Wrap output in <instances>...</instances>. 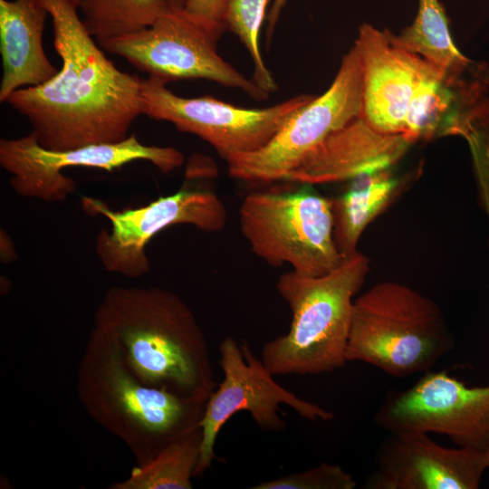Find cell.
<instances>
[{
	"label": "cell",
	"mask_w": 489,
	"mask_h": 489,
	"mask_svg": "<svg viewBox=\"0 0 489 489\" xmlns=\"http://www.w3.org/2000/svg\"><path fill=\"white\" fill-rule=\"evenodd\" d=\"M52 20L62 68L45 83L17 90L7 103L51 150L116 143L141 111V79L107 58L79 15L77 0H40Z\"/></svg>",
	"instance_id": "cell-1"
},
{
	"label": "cell",
	"mask_w": 489,
	"mask_h": 489,
	"mask_svg": "<svg viewBox=\"0 0 489 489\" xmlns=\"http://www.w3.org/2000/svg\"><path fill=\"white\" fill-rule=\"evenodd\" d=\"M93 327L116 345L143 384L206 405L216 388L207 340L177 294L158 287H111L95 311Z\"/></svg>",
	"instance_id": "cell-2"
},
{
	"label": "cell",
	"mask_w": 489,
	"mask_h": 489,
	"mask_svg": "<svg viewBox=\"0 0 489 489\" xmlns=\"http://www.w3.org/2000/svg\"><path fill=\"white\" fill-rule=\"evenodd\" d=\"M76 390L89 416L129 447L137 465L200 427L206 408L143 384L129 369L116 345L94 327L78 367Z\"/></svg>",
	"instance_id": "cell-3"
},
{
	"label": "cell",
	"mask_w": 489,
	"mask_h": 489,
	"mask_svg": "<svg viewBox=\"0 0 489 489\" xmlns=\"http://www.w3.org/2000/svg\"><path fill=\"white\" fill-rule=\"evenodd\" d=\"M369 270L360 252L321 276L283 273L276 290L292 312L289 331L266 342L261 360L273 374L315 375L342 368L354 296Z\"/></svg>",
	"instance_id": "cell-4"
},
{
	"label": "cell",
	"mask_w": 489,
	"mask_h": 489,
	"mask_svg": "<svg viewBox=\"0 0 489 489\" xmlns=\"http://www.w3.org/2000/svg\"><path fill=\"white\" fill-rule=\"evenodd\" d=\"M453 345L437 305L407 285L379 283L354 300L348 362L407 378L428 371Z\"/></svg>",
	"instance_id": "cell-5"
},
{
	"label": "cell",
	"mask_w": 489,
	"mask_h": 489,
	"mask_svg": "<svg viewBox=\"0 0 489 489\" xmlns=\"http://www.w3.org/2000/svg\"><path fill=\"white\" fill-rule=\"evenodd\" d=\"M208 174L206 159L193 157L179 190L134 208L113 210L99 198L82 197V210L106 217L110 225V230L99 232L95 243L104 269L128 278L145 275L150 269L146 245L170 225H190L206 233L221 231L227 220L225 207L216 194L197 183Z\"/></svg>",
	"instance_id": "cell-6"
},
{
	"label": "cell",
	"mask_w": 489,
	"mask_h": 489,
	"mask_svg": "<svg viewBox=\"0 0 489 489\" xmlns=\"http://www.w3.org/2000/svg\"><path fill=\"white\" fill-rule=\"evenodd\" d=\"M292 192H257L239 209L252 252L272 267L289 264L303 276L324 275L343 261L333 238L331 199L310 185Z\"/></svg>",
	"instance_id": "cell-7"
},
{
	"label": "cell",
	"mask_w": 489,
	"mask_h": 489,
	"mask_svg": "<svg viewBox=\"0 0 489 489\" xmlns=\"http://www.w3.org/2000/svg\"><path fill=\"white\" fill-rule=\"evenodd\" d=\"M226 29L224 23L196 17L183 8H168L144 29L97 43L149 76L168 82L205 79L239 89L255 101L268 100L269 93L217 53V43Z\"/></svg>",
	"instance_id": "cell-8"
},
{
	"label": "cell",
	"mask_w": 489,
	"mask_h": 489,
	"mask_svg": "<svg viewBox=\"0 0 489 489\" xmlns=\"http://www.w3.org/2000/svg\"><path fill=\"white\" fill-rule=\"evenodd\" d=\"M362 107V62L354 44L323 94L296 111L264 147L225 160L229 175L247 182L284 181L323 139L360 117Z\"/></svg>",
	"instance_id": "cell-9"
},
{
	"label": "cell",
	"mask_w": 489,
	"mask_h": 489,
	"mask_svg": "<svg viewBox=\"0 0 489 489\" xmlns=\"http://www.w3.org/2000/svg\"><path fill=\"white\" fill-rule=\"evenodd\" d=\"M157 76L141 79V111L156 120L172 123L211 145L221 158L264 147L286 121L315 96L300 94L262 109H245L210 96L186 98Z\"/></svg>",
	"instance_id": "cell-10"
},
{
	"label": "cell",
	"mask_w": 489,
	"mask_h": 489,
	"mask_svg": "<svg viewBox=\"0 0 489 489\" xmlns=\"http://www.w3.org/2000/svg\"><path fill=\"white\" fill-rule=\"evenodd\" d=\"M219 352L224 379L211 393L199 423L202 444L194 477L202 475L211 466L216 458L215 445L218 433L239 411H248L256 426L264 431L285 428L286 423L278 414L281 404L289 406L307 420L333 418L331 411L278 384L247 345H239L233 337H226L220 343Z\"/></svg>",
	"instance_id": "cell-11"
},
{
	"label": "cell",
	"mask_w": 489,
	"mask_h": 489,
	"mask_svg": "<svg viewBox=\"0 0 489 489\" xmlns=\"http://www.w3.org/2000/svg\"><path fill=\"white\" fill-rule=\"evenodd\" d=\"M136 160L150 162L162 173L180 168L184 155L173 147L142 144L135 133L116 143L91 144L66 150L43 148L33 133L0 139V166L9 174L13 190L24 197L63 202L76 188L62 170L86 167L112 172Z\"/></svg>",
	"instance_id": "cell-12"
},
{
	"label": "cell",
	"mask_w": 489,
	"mask_h": 489,
	"mask_svg": "<svg viewBox=\"0 0 489 489\" xmlns=\"http://www.w3.org/2000/svg\"><path fill=\"white\" fill-rule=\"evenodd\" d=\"M388 432L446 436L456 446L489 451V385L467 387L446 370L427 371L411 388L389 392L374 417Z\"/></svg>",
	"instance_id": "cell-13"
},
{
	"label": "cell",
	"mask_w": 489,
	"mask_h": 489,
	"mask_svg": "<svg viewBox=\"0 0 489 489\" xmlns=\"http://www.w3.org/2000/svg\"><path fill=\"white\" fill-rule=\"evenodd\" d=\"M369 489H476L489 467L486 453L448 448L422 431L390 432L378 450Z\"/></svg>",
	"instance_id": "cell-14"
},
{
	"label": "cell",
	"mask_w": 489,
	"mask_h": 489,
	"mask_svg": "<svg viewBox=\"0 0 489 489\" xmlns=\"http://www.w3.org/2000/svg\"><path fill=\"white\" fill-rule=\"evenodd\" d=\"M489 122V66L449 77L426 61L402 136L411 144L444 134L465 139Z\"/></svg>",
	"instance_id": "cell-15"
},
{
	"label": "cell",
	"mask_w": 489,
	"mask_h": 489,
	"mask_svg": "<svg viewBox=\"0 0 489 489\" xmlns=\"http://www.w3.org/2000/svg\"><path fill=\"white\" fill-rule=\"evenodd\" d=\"M354 44L362 62V117L380 132L402 134L426 61L394 44L388 31L369 24L360 26Z\"/></svg>",
	"instance_id": "cell-16"
},
{
	"label": "cell",
	"mask_w": 489,
	"mask_h": 489,
	"mask_svg": "<svg viewBox=\"0 0 489 489\" xmlns=\"http://www.w3.org/2000/svg\"><path fill=\"white\" fill-rule=\"evenodd\" d=\"M409 145L401 134L380 132L360 115L317 145L284 181L312 186L390 169Z\"/></svg>",
	"instance_id": "cell-17"
},
{
	"label": "cell",
	"mask_w": 489,
	"mask_h": 489,
	"mask_svg": "<svg viewBox=\"0 0 489 489\" xmlns=\"http://www.w3.org/2000/svg\"><path fill=\"white\" fill-rule=\"evenodd\" d=\"M48 15L40 0H0L1 103L17 90L42 85L58 72L43 46Z\"/></svg>",
	"instance_id": "cell-18"
},
{
	"label": "cell",
	"mask_w": 489,
	"mask_h": 489,
	"mask_svg": "<svg viewBox=\"0 0 489 489\" xmlns=\"http://www.w3.org/2000/svg\"><path fill=\"white\" fill-rule=\"evenodd\" d=\"M347 190L331 199L333 238L343 258L357 250L369 224L389 204L399 187L390 169L360 175L350 180Z\"/></svg>",
	"instance_id": "cell-19"
},
{
	"label": "cell",
	"mask_w": 489,
	"mask_h": 489,
	"mask_svg": "<svg viewBox=\"0 0 489 489\" xmlns=\"http://www.w3.org/2000/svg\"><path fill=\"white\" fill-rule=\"evenodd\" d=\"M391 42L426 60L442 74L464 75L481 62L465 56L453 43L445 10L438 0H418V9L412 24L400 34L389 32Z\"/></svg>",
	"instance_id": "cell-20"
},
{
	"label": "cell",
	"mask_w": 489,
	"mask_h": 489,
	"mask_svg": "<svg viewBox=\"0 0 489 489\" xmlns=\"http://www.w3.org/2000/svg\"><path fill=\"white\" fill-rule=\"evenodd\" d=\"M202 444L198 427L167 444L110 489H191Z\"/></svg>",
	"instance_id": "cell-21"
},
{
	"label": "cell",
	"mask_w": 489,
	"mask_h": 489,
	"mask_svg": "<svg viewBox=\"0 0 489 489\" xmlns=\"http://www.w3.org/2000/svg\"><path fill=\"white\" fill-rule=\"evenodd\" d=\"M83 24L98 41L149 26L166 10L167 0H77Z\"/></svg>",
	"instance_id": "cell-22"
},
{
	"label": "cell",
	"mask_w": 489,
	"mask_h": 489,
	"mask_svg": "<svg viewBox=\"0 0 489 489\" xmlns=\"http://www.w3.org/2000/svg\"><path fill=\"white\" fill-rule=\"evenodd\" d=\"M272 0H225V23L245 46L254 62V82L267 93L277 85L262 57L259 35L266 7Z\"/></svg>",
	"instance_id": "cell-23"
},
{
	"label": "cell",
	"mask_w": 489,
	"mask_h": 489,
	"mask_svg": "<svg viewBox=\"0 0 489 489\" xmlns=\"http://www.w3.org/2000/svg\"><path fill=\"white\" fill-rule=\"evenodd\" d=\"M353 476L338 465L321 463L309 470L292 473L253 486V489H353Z\"/></svg>",
	"instance_id": "cell-24"
},
{
	"label": "cell",
	"mask_w": 489,
	"mask_h": 489,
	"mask_svg": "<svg viewBox=\"0 0 489 489\" xmlns=\"http://www.w3.org/2000/svg\"><path fill=\"white\" fill-rule=\"evenodd\" d=\"M225 0H187L183 9L196 17L225 24Z\"/></svg>",
	"instance_id": "cell-25"
},
{
	"label": "cell",
	"mask_w": 489,
	"mask_h": 489,
	"mask_svg": "<svg viewBox=\"0 0 489 489\" xmlns=\"http://www.w3.org/2000/svg\"><path fill=\"white\" fill-rule=\"evenodd\" d=\"M287 0H273V5L268 14V34H272L274 26L279 19L281 11Z\"/></svg>",
	"instance_id": "cell-26"
},
{
	"label": "cell",
	"mask_w": 489,
	"mask_h": 489,
	"mask_svg": "<svg viewBox=\"0 0 489 489\" xmlns=\"http://www.w3.org/2000/svg\"><path fill=\"white\" fill-rule=\"evenodd\" d=\"M482 194L484 197L486 212L489 217V184L484 185L482 187Z\"/></svg>",
	"instance_id": "cell-27"
},
{
	"label": "cell",
	"mask_w": 489,
	"mask_h": 489,
	"mask_svg": "<svg viewBox=\"0 0 489 489\" xmlns=\"http://www.w3.org/2000/svg\"><path fill=\"white\" fill-rule=\"evenodd\" d=\"M168 5L170 8L173 9H182L187 2V0H167Z\"/></svg>",
	"instance_id": "cell-28"
},
{
	"label": "cell",
	"mask_w": 489,
	"mask_h": 489,
	"mask_svg": "<svg viewBox=\"0 0 489 489\" xmlns=\"http://www.w3.org/2000/svg\"><path fill=\"white\" fill-rule=\"evenodd\" d=\"M486 456H487V460H488V465H489V451L486 452Z\"/></svg>",
	"instance_id": "cell-29"
}]
</instances>
